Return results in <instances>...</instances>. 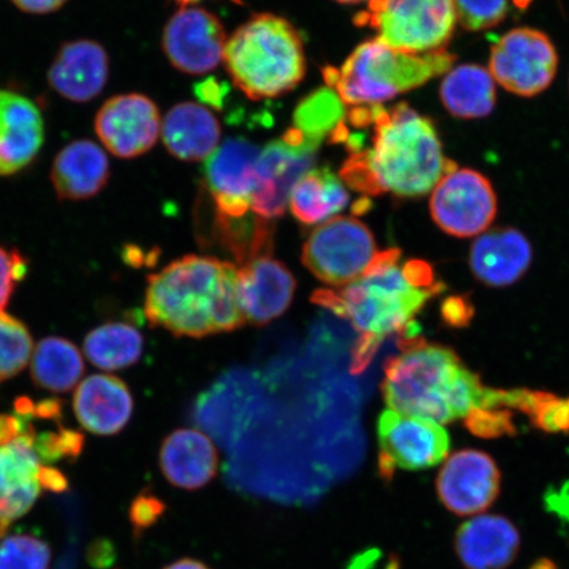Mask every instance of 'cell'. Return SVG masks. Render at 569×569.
I'll return each instance as SVG.
<instances>
[{
    "mask_svg": "<svg viewBox=\"0 0 569 569\" xmlns=\"http://www.w3.org/2000/svg\"><path fill=\"white\" fill-rule=\"evenodd\" d=\"M297 282L287 266L261 256L238 269V291L246 322L264 326L289 309Z\"/></svg>",
    "mask_w": 569,
    "mask_h": 569,
    "instance_id": "cell-20",
    "label": "cell"
},
{
    "mask_svg": "<svg viewBox=\"0 0 569 569\" xmlns=\"http://www.w3.org/2000/svg\"><path fill=\"white\" fill-rule=\"evenodd\" d=\"M379 471L390 481L397 469L421 471L440 465L450 451V437L440 423L388 409L377 422Z\"/></svg>",
    "mask_w": 569,
    "mask_h": 569,
    "instance_id": "cell-10",
    "label": "cell"
},
{
    "mask_svg": "<svg viewBox=\"0 0 569 569\" xmlns=\"http://www.w3.org/2000/svg\"><path fill=\"white\" fill-rule=\"evenodd\" d=\"M496 82L489 70L465 63L447 71L440 99L451 116L460 119L488 117L496 104Z\"/></svg>",
    "mask_w": 569,
    "mask_h": 569,
    "instance_id": "cell-28",
    "label": "cell"
},
{
    "mask_svg": "<svg viewBox=\"0 0 569 569\" xmlns=\"http://www.w3.org/2000/svg\"><path fill=\"white\" fill-rule=\"evenodd\" d=\"M41 487L42 490H51V492L61 493L66 492L69 488L68 479L60 469L44 465L41 468Z\"/></svg>",
    "mask_w": 569,
    "mask_h": 569,
    "instance_id": "cell-40",
    "label": "cell"
},
{
    "mask_svg": "<svg viewBox=\"0 0 569 569\" xmlns=\"http://www.w3.org/2000/svg\"><path fill=\"white\" fill-rule=\"evenodd\" d=\"M345 103L331 88H322L298 104L295 112V128L315 147L330 137L346 117Z\"/></svg>",
    "mask_w": 569,
    "mask_h": 569,
    "instance_id": "cell-31",
    "label": "cell"
},
{
    "mask_svg": "<svg viewBox=\"0 0 569 569\" xmlns=\"http://www.w3.org/2000/svg\"><path fill=\"white\" fill-rule=\"evenodd\" d=\"M74 415L84 430L96 436H116L130 422L133 398L126 383L111 375H92L78 383Z\"/></svg>",
    "mask_w": 569,
    "mask_h": 569,
    "instance_id": "cell-21",
    "label": "cell"
},
{
    "mask_svg": "<svg viewBox=\"0 0 569 569\" xmlns=\"http://www.w3.org/2000/svg\"><path fill=\"white\" fill-rule=\"evenodd\" d=\"M163 569H211L210 567L194 559H182L176 561V563L168 566Z\"/></svg>",
    "mask_w": 569,
    "mask_h": 569,
    "instance_id": "cell-41",
    "label": "cell"
},
{
    "mask_svg": "<svg viewBox=\"0 0 569 569\" xmlns=\"http://www.w3.org/2000/svg\"><path fill=\"white\" fill-rule=\"evenodd\" d=\"M355 23L397 51L425 54L442 51L458 20L453 0H371Z\"/></svg>",
    "mask_w": 569,
    "mask_h": 569,
    "instance_id": "cell-7",
    "label": "cell"
},
{
    "mask_svg": "<svg viewBox=\"0 0 569 569\" xmlns=\"http://www.w3.org/2000/svg\"><path fill=\"white\" fill-rule=\"evenodd\" d=\"M159 459L163 478L187 490L208 486L219 468L218 451L211 439L191 429L169 433L161 445Z\"/></svg>",
    "mask_w": 569,
    "mask_h": 569,
    "instance_id": "cell-23",
    "label": "cell"
},
{
    "mask_svg": "<svg viewBox=\"0 0 569 569\" xmlns=\"http://www.w3.org/2000/svg\"><path fill=\"white\" fill-rule=\"evenodd\" d=\"M36 429L0 446V539L12 522L26 516L41 495L42 462L33 450Z\"/></svg>",
    "mask_w": 569,
    "mask_h": 569,
    "instance_id": "cell-17",
    "label": "cell"
},
{
    "mask_svg": "<svg viewBox=\"0 0 569 569\" xmlns=\"http://www.w3.org/2000/svg\"><path fill=\"white\" fill-rule=\"evenodd\" d=\"M500 488L501 475L495 460L476 450L447 458L437 480L439 500L460 517L483 513L496 501Z\"/></svg>",
    "mask_w": 569,
    "mask_h": 569,
    "instance_id": "cell-16",
    "label": "cell"
},
{
    "mask_svg": "<svg viewBox=\"0 0 569 569\" xmlns=\"http://www.w3.org/2000/svg\"><path fill=\"white\" fill-rule=\"evenodd\" d=\"M174 2L183 4V6H188V4H193V3L199 2V0H174ZM230 2L241 4V0H230Z\"/></svg>",
    "mask_w": 569,
    "mask_h": 569,
    "instance_id": "cell-43",
    "label": "cell"
},
{
    "mask_svg": "<svg viewBox=\"0 0 569 569\" xmlns=\"http://www.w3.org/2000/svg\"><path fill=\"white\" fill-rule=\"evenodd\" d=\"M261 149L243 138L227 139L204 163L216 218L243 219L252 216L258 190V163Z\"/></svg>",
    "mask_w": 569,
    "mask_h": 569,
    "instance_id": "cell-12",
    "label": "cell"
},
{
    "mask_svg": "<svg viewBox=\"0 0 569 569\" xmlns=\"http://www.w3.org/2000/svg\"><path fill=\"white\" fill-rule=\"evenodd\" d=\"M223 61L234 87L253 101L287 94L306 73L300 32L272 13H260L239 27L227 40Z\"/></svg>",
    "mask_w": 569,
    "mask_h": 569,
    "instance_id": "cell-5",
    "label": "cell"
},
{
    "mask_svg": "<svg viewBox=\"0 0 569 569\" xmlns=\"http://www.w3.org/2000/svg\"><path fill=\"white\" fill-rule=\"evenodd\" d=\"M83 373L82 355L68 339L49 337L36 346L31 366L36 387L53 393H67L78 387Z\"/></svg>",
    "mask_w": 569,
    "mask_h": 569,
    "instance_id": "cell-29",
    "label": "cell"
},
{
    "mask_svg": "<svg viewBox=\"0 0 569 569\" xmlns=\"http://www.w3.org/2000/svg\"><path fill=\"white\" fill-rule=\"evenodd\" d=\"M62 418V402L56 398L33 403L31 412V421L33 419H42V421H53L60 423Z\"/></svg>",
    "mask_w": 569,
    "mask_h": 569,
    "instance_id": "cell-39",
    "label": "cell"
},
{
    "mask_svg": "<svg viewBox=\"0 0 569 569\" xmlns=\"http://www.w3.org/2000/svg\"><path fill=\"white\" fill-rule=\"evenodd\" d=\"M163 510H166V505L158 497L148 492L139 495L134 498L130 509V519L134 531L140 532L149 528L158 521Z\"/></svg>",
    "mask_w": 569,
    "mask_h": 569,
    "instance_id": "cell-37",
    "label": "cell"
},
{
    "mask_svg": "<svg viewBox=\"0 0 569 569\" xmlns=\"http://www.w3.org/2000/svg\"><path fill=\"white\" fill-rule=\"evenodd\" d=\"M532 248L523 233L498 229L482 233L469 252V264L478 279L490 287H508L528 272Z\"/></svg>",
    "mask_w": 569,
    "mask_h": 569,
    "instance_id": "cell-24",
    "label": "cell"
},
{
    "mask_svg": "<svg viewBox=\"0 0 569 569\" xmlns=\"http://www.w3.org/2000/svg\"><path fill=\"white\" fill-rule=\"evenodd\" d=\"M227 36L213 13L183 7L169 19L162 32V51L184 74L201 76L223 61Z\"/></svg>",
    "mask_w": 569,
    "mask_h": 569,
    "instance_id": "cell-15",
    "label": "cell"
},
{
    "mask_svg": "<svg viewBox=\"0 0 569 569\" xmlns=\"http://www.w3.org/2000/svg\"><path fill=\"white\" fill-rule=\"evenodd\" d=\"M161 123L151 98L128 92L107 99L97 112L94 131L107 152L131 160L151 151L160 138Z\"/></svg>",
    "mask_w": 569,
    "mask_h": 569,
    "instance_id": "cell-14",
    "label": "cell"
},
{
    "mask_svg": "<svg viewBox=\"0 0 569 569\" xmlns=\"http://www.w3.org/2000/svg\"><path fill=\"white\" fill-rule=\"evenodd\" d=\"M317 149L295 127L261 149L258 190L252 201L256 216L270 222L283 216L291 190L315 167Z\"/></svg>",
    "mask_w": 569,
    "mask_h": 569,
    "instance_id": "cell-13",
    "label": "cell"
},
{
    "mask_svg": "<svg viewBox=\"0 0 569 569\" xmlns=\"http://www.w3.org/2000/svg\"><path fill=\"white\" fill-rule=\"evenodd\" d=\"M33 353L28 327L16 317L0 312V382L23 371Z\"/></svg>",
    "mask_w": 569,
    "mask_h": 569,
    "instance_id": "cell-32",
    "label": "cell"
},
{
    "mask_svg": "<svg viewBox=\"0 0 569 569\" xmlns=\"http://www.w3.org/2000/svg\"><path fill=\"white\" fill-rule=\"evenodd\" d=\"M558 53L549 36L533 28H515L490 49L489 73L505 90L536 97L553 81Z\"/></svg>",
    "mask_w": 569,
    "mask_h": 569,
    "instance_id": "cell-9",
    "label": "cell"
},
{
    "mask_svg": "<svg viewBox=\"0 0 569 569\" xmlns=\"http://www.w3.org/2000/svg\"><path fill=\"white\" fill-rule=\"evenodd\" d=\"M530 569H557L550 560H540L538 563L533 565Z\"/></svg>",
    "mask_w": 569,
    "mask_h": 569,
    "instance_id": "cell-42",
    "label": "cell"
},
{
    "mask_svg": "<svg viewBox=\"0 0 569 569\" xmlns=\"http://www.w3.org/2000/svg\"><path fill=\"white\" fill-rule=\"evenodd\" d=\"M455 60L445 49L412 54L375 39L356 48L341 68H325L323 77L346 106L382 104L447 73Z\"/></svg>",
    "mask_w": 569,
    "mask_h": 569,
    "instance_id": "cell-6",
    "label": "cell"
},
{
    "mask_svg": "<svg viewBox=\"0 0 569 569\" xmlns=\"http://www.w3.org/2000/svg\"><path fill=\"white\" fill-rule=\"evenodd\" d=\"M83 350L92 366L103 371H120L137 365L144 350V340L134 327L111 322L90 331Z\"/></svg>",
    "mask_w": 569,
    "mask_h": 569,
    "instance_id": "cell-30",
    "label": "cell"
},
{
    "mask_svg": "<svg viewBox=\"0 0 569 569\" xmlns=\"http://www.w3.org/2000/svg\"><path fill=\"white\" fill-rule=\"evenodd\" d=\"M442 289L427 262H401L400 249L389 248L377 252L358 281L339 290L318 289L311 301L350 320L359 331L351 360V372L359 375L388 337L415 336V318Z\"/></svg>",
    "mask_w": 569,
    "mask_h": 569,
    "instance_id": "cell-3",
    "label": "cell"
},
{
    "mask_svg": "<svg viewBox=\"0 0 569 569\" xmlns=\"http://www.w3.org/2000/svg\"><path fill=\"white\" fill-rule=\"evenodd\" d=\"M146 318L176 337L204 338L246 323L238 268L210 256L188 254L147 279Z\"/></svg>",
    "mask_w": 569,
    "mask_h": 569,
    "instance_id": "cell-4",
    "label": "cell"
},
{
    "mask_svg": "<svg viewBox=\"0 0 569 569\" xmlns=\"http://www.w3.org/2000/svg\"><path fill=\"white\" fill-rule=\"evenodd\" d=\"M220 123L204 106L178 103L162 119L161 138L167 151L182 161L209 159L220 141Z\"/></svg>",
    "mask_w": 569,
    "mask_h": 569,
    "instance_id": "cell-26",
    "label": "cell"
},
{
    "mask_svg": "<svg viewBox=\"0 0 569 569\" xmlns=\"http://www.w3.org/2000/svg\"><path fill=\"white\" fill-rule=\"evenodd\" d=\"M84 436L80 431L59 425L56 431L38 433L33 438V450L42 465H53L56 461H73L83 451Z\"/></svg>",
    "mask_w": 569,
    "mask_h": 569,
    "instance_id": "cell-34",
    "label": "cell"
},
{
    "mask_svg": "<svg viewBox=\"0 0 569 569\" xmlns=\"http://www.w3.org/2000/svg\"><path fill=\"white\" fill-rule=\"evenodd\" d=\"M51 547L44 540L26 533L0 539V569H49Z\"/></svg>",
    "mask_w": 569,
    "mask_h": 569,
    "instance_id": "cell-33",
    "label": "cell"
},
{
    "mask_svg": "<svg viewBox=\"0 0 569 569\" xmlns=\"http://www.w3.org/2000/svg\"><path fill=\"white\" fill-rule=\"evenodd\" d=\"M430 211L440 230L457 238H471L489 229L497 216V197L487 177L457 168L432 190Z\"/></svg>",
    "mask_w": 569,
    "mask_h": 569,
    "instance_id": "cell-11",
    "label": "cell"
},
{
    "mask_svg": "<svg viewBox=\"0 0 569 569\" xmlns=\"http://www.w3.org/2000/svg\"><path fill=\"white\" fill-rule=\"evenodd\" d=\"M350 203L346 183L330 168H312L291 190L289 208L298 222L312 226L336 218Z\"/></svg>",
    "mask_w": 569,
    "mask_h": 569,
    "instance_id": "cell-27",
    "label": "cell"
},
{
    "mask_svg": "<svg viewBox=\"0 0 569 569\" xmlns=\"http://www.w3.org/2000/svg\"><path fill=\"white\" fill-rule=\"evenodd\" d=\"M109 156L89 139L71 141L57 153L51 182L61 201H87L102 193L110 181Z\"/></svg>",
    "mask_w": 569,
    "mask_h": 569,
    "instance_id": "cell-22",
    "label": "cell"
},
{
    "mask_svg": "<svg viewBox=\"0 0 569 569\" xmlns=\"http://www.w3.org/2000/svg\"><path fill=\"white\" fill-rule=\"evenodd\" d=\"M20 11L32 13V16H47L59 11L68 0H11Z\"/></svg>",
    "mask_w": 569,
    "mask_h": 569,
    "instance_id": "cell-38",
    "label": "cell"
},
{
    "mask_svg": "<svg viewBox=\"0 0 569 569\" xmlns=\"http://www.w3.org/2000/svg\"><path fill=\"white\" fill-rule=\"evenodd\" d=\"M28 260L18 249L0 246V312L9 305L17 284L24 280Z\"/></svg>",
    "mask_w": 569,
    "mask_h": 569,
    "instance_id": "cell-36",
    "label": "cell"
},
{
    "mask_svg": "<svg viewBox=\"0 0 569 569\" xmlns=\"http://www.w3.org/2000/svg\"><path fill=\"white\" fill-rule=\"evenodd\" d=\"M401 338V353L387 361L381 383L391 410L443 425L502 407L536 415L542 402V395L483 387L448 348L416 336Z\"/></svg>",
    "mask_w": 569,
    "mask_h": 569,
    "instance_id": "cell-2",
    "label": "cell"
},
{
    "mask_svg": "<svg viewBox=\"0 0 569 569\" xmlns=\"http://www.w3.org/2000/svg\"><path fill=\"white\" fill-rule=\"evenodd\" d=\"M46 140L44 117L32 99L0 89V177L30 167Z\"/></svg>",
    "mask_w": 569,
    "mask_h": 569,
    "instance_id": "cell-18",
    "label": "cell"
},
{
    "mask_svg": "<svg viewBox=\"0 0 569 569\" xmlns=\"http://www.w3.org/2000/svg\"><path fill=\"white\" fill-rule=\"evenodd\" d=\"M377 254L373 233L359 219L338 217L312 231L302 248V262L331 287L358 281Z\"/></svg>",
    "mask_w": 569,
    "mask_h": 569,
    "instance_id": "cell-8",
    "label": "cell"
},
{
    "mask_svg": "<svg viewBox=\"0 0 569 569\" xmlns=\"http://www.w3.org/2000/svg\"><path fill=\"white\" fill-rule=\"evenodd\" d=\"M458 23L467 31L490 30L507 18L509 0H453Z\"/></svg>",
    "mask_w": 569,
    "mask_h": 569,
    "instance_id": "cell-35",
    "label": "cell"
},
{
    "mask_svg": "<svg viewBox=\"0 0 569 569\" xmlns=\"http://www.w3.org/2000/svg\"><path fill=\"white\" fill-rule=\"evenodd\" d=\"M329 138L350 153L341 181L367 196L422 197L458 168L431 120L407 103L355 106Z\"/></svg>",
    "mask_w": 569,
    "mask_h": 569,
    "instance_id": "cell-1",
    "label": "cell"
},
{
    "mask_svg": "<svg viewBox=\"0 0 569 569\" xmlns=\"http://www.w3.org/2000/svg\"><path fill=\"white\" fill-rule=\"evenodd\" d=\"M336 2L343 4H358L362 2H371V0H336Z\"/></svg>",
    "mask_w": 569,
    "mask_h": 569,
    "instance_id": "cell-44",
    "label": "cell"
},
{
    "mask_svg": "<svg viewBox=\"0 0 569 569\" xmlns=\"http://www.w3.org/2000/svg\"><path fill=\"white\" fill-rule=\"evenodd\" d=\"M109 77V53L98 41L89 39L62 44L48 70L49 87L74 103H88L101 96Z\"/></svg>",
    "mask_w": 569,
    "mask_h": 569,
    "instance_id": "cell-19",
    "label": "cell"
},
{
    "mask_svg": "<svg viewBox=\"0 0 569 569\" xmlns=\"http://www.w3.org/2000/svg\"><path fill=\"white\" fill-rule=\"evenodd\" d=\"M455 549L467 569H505L516 558L519 536L508 519L478 516L460 526Z\"/></svg>",
    "mask_w": 569,
    "mask_h": 569,
    "instance_id": "cell-25",
    "label": "cell"
}]
</instances>
